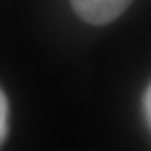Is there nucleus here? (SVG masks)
<instances>
[{
	"instance_id": "obj_1",
	"label": "nucleus",
	"mask_w": 151,
	"mask_h": 151,
	"mask_svg": "<svg viewBox=\"0 0 151 151\" xmlns=\"http://www.w3.org/2000/svg\"><path fill=\"white\" fill-rule=\"evenodd\" d=\"M133 0H70L74 12L84 22L104 25L123 14Z\"/></svg>"
},
{
	"instance_id": "obj_2",
	"label": "nucleus",
	"mask_w": 151,
	"mask_h": 151,
	"mask_svg": "<svg viewBox=\"0 0 151 151\" xmlns=\"http://www.w3.org/2000/svg\"><path fill=\"white\" fill-rule=\"evenodd\" d=\"M7 121H9V103L4 91L0 89V145L4 143L7 136Z\"/></svg>"
},
{
	"instance_id": "obj_3",
	"label": "nucleus",
	"mask_w": 151,
	"mask_h": 151,
	"mask_svg": "<svg viewBox=\"0 0 151 151\" xmlns=\"http://www.w3.org/2000/svg\"><path fill=\"white\" fill-rule=\"evenodd\" d=\"M143 106H145V114H146V119H148V124L151 126V84L148 86V89L145 92Z\"/></svg>"
}]
</instances>
